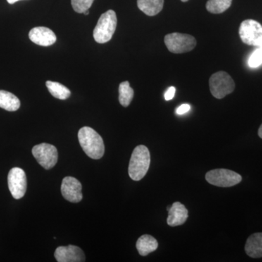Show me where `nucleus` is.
<instances>
[{
  "mask_svg": "<svg viewBox=\"0 0 262 262\" xmlns=\"http://www.w3.org/2000/svg\"><path fill=\"white\" fill-rule=\"evenodd\" d=\"M78 139L84 153L94 160L101 159L104 155L105 146L101 136L94 129L83 127L79 130Z\"/></svg>",
  "mask_w": 262,
  "mask_h": 262,
  "instance_id": "nucleus-1",
  "label": "nucleus"
},
{
  "mask_svg": "<svg viewBox=\"0 0 262 262\" xmlns=\"http://www.w3.org/2000/svg\"><path fill=\"white\" fill-rule=\"evenodd\" d=\"M150 153L149 149L144 145L136 146L131 155L129 163L128 173L134 181H140L145 177L149 170Z\"/></svg>",
  "mask_w": 262,
  "mask_h": 262,
  "instance_id": "nucleus-2",
  "label": "nucleus"
},
{
  "mask_svg": "<svg viewBox=\"0 0 262 262\" xmlns=\"http://www.w3.org/2000/svg\"><path fill=\"white\" fill-rule=\"evenodd\" d=\"M117 24V15L114 10H110L103 13L98 19L97 25L94 29L95 41L103 44L111 40L116 30Z\"/></svg>",
  "mask_w": 262,
  "mask_h": 262,
  "instance_id": "nucleus-3",
  "label": "nucleus"
},
{
  "mask_svg": "<svg viewBox=\"0 0 262 262\" xmlns=\"http://www.w3.org/2000/svg\"><path fill=\"white\" fill-rule=\"evenodd\" d=\"M209 87L213 97L222 99L233 92L235 84L229 74L221 71L210 77Z\"/></svg>",
  "mask_w": 262,
  "mask_h": 262,
  "instance_id": "nucleus-4",
  "label": "nucleus"
},
{
  "mask_svg": "<svg viewBox=\"0 0 262 262\" xmlns=\"http://www.w3.org/2000/svg\"><path fill=\"white\" fill-rule=\"evenodd\" d=\"M164 41L168 51L176 54L192 51L196 45L195 38L193 36L177 32L167 34Z\"/></svg>",
  "mask_w": 262,
  "mask_h": 262,
  "instance_id": "nucleus-5",
  "label": "nucleus"
},
{
  "mask_svg": "<svg viewBox=\"0 0 262 262\" xmlns=\"http://www.w3.org/2000/svg\"><path fill=\"white\" fill-rule=\"evenodd\" d=\"M206 179L210 184L215 187H231L241 183L242 177L228 169L220 168L207 172Z\"/></svg>",
  "mask_w": 262,
  "mask_h": 262,
  "instance_id": "nucleus-6",
  "label": "nucleus"
},
{
  "mask_svg": "<svg viewBox=\"0 0 262 262\" xmlns=\"http://www.w3.org/2000/svg\"><path fill=\"white\" fill-rule=\"evenodd\" d=\"M239 35L245 44L258 47L262 44V26L256 20L248 19L241 23Z\"/></svg>",
  "mask_w": 262,
  "mask_h": 262,
  "instance_id": "nucleus-7",
  "label": "nucleus"
},
{
  "mask_svg": "<svg viewBox=\"0 0 262 262\" xmlns=\"http://www.w3.org/2000/svg\"><path fill=\"white\" fill-rule=\"evenodd\" d=\"M32 154L38 163L46 170L53 168L58 162V150L56 146L47 143L34 146Z\"/></svg>",
  "mask_w": 262,
  "mask_h": 262,
  "instance_id": "nucleus-8",
  "label": "nucleus"
},
{
  "mask_svg": "<svg viewBox=\"0 0 262 262\" xmlns=\"http://www.w3.org/2000/svg\"><path fill=\"white\" fill-rule=\"evenodd\" d=\"M8 187L15 199L19 200L25 195L27 189V179L23 169L13 168L8 177Z\"/></svg>",
  "mask_w": 262,
  "mask_h": 262,
  "instance_id": "nucleus-9",
  "label": "nucleus"
},
{
  "mask_svg": "<svg viewBox=\"0 0 262 262\" xmlns=\"http://www.w3.org/2000/svg\"><path fill=\"white\" fill-rule=\"evenodd\" d=\"M61 193L67 201L79 203L82 200V184L74 177H65L62 181Z\"/></svg>",
  "mask_w": 262,
  "mask_h": 262,
  "instance_id": "nucleus-10",
  "label": "nucleus"
},
{
  "mask_svg": "<svg viewBox=\"0 0 262 262\" xmlns=\"http://www.w3.org/2000/svg\"><path fill=\"white\" fill-rule=\"evenodd\" d=\"M55 258L58 262H83L85 256L83 251L77 246L70 245L68 246H59L54 253Z\"/></svg>",
  "mask_w": 262,
  "mask_h": 262,
  "instance_id": "nucleus-11",
  "label": "nucleus"
},
{
  "mask_svg": "<svg viewBox=\"0 0 262 262\" xmlns=\"http://www.w3.org/2000/svg\"><path fill=\"white\" fill-rule=\"evenodd\" d=\"M29 39L38 46H51L56 42V36L51 29L44 27L33 28L29 34Z\"/></svg>",
  "mask_w": 262,
  "mask_h": 262,
  "instance_id": "nucleus-12",
  "label": "nucleus"
},
{
  "mask_svg": "<svg viewBox=\"0 0 262 262\" xmlns=\"http://www.w3.org/2000/svg\"><path fill=\"white\" fill-rule=\"evenodd\" d=\"M168 211L167 223L170 227L184 225L187 220L188 210L180 202H175Z\"/></svg>",
  "mask_w": 262,
  "mask_h": 262,
  "instance_id": "nucleus-13",
  "label": "nucleus"
},
{
  "mask_svg": "<svg viewBox=\"0 0 262 262\" xmlns=\"http://www.w3.org/2000/svg\"><path fill=\"white\" fill-rule=\"evenodd\" d=\"M245 251L253 258L262 257V232L251 234L246 241Z\"/></svg>",
  "mask_w": 262,
  "mask_h": 262,
  "instance_id": "nucleus-14",
  "label": "nucleus"
},
{
  "mask_svg": "<svg viewBox=\"0 0 262 262\" xmlns=\"http://www.w3.org/2000/svg\"><path fill=\"white\" fill-rule=\"evenodd\" d=\"M158 248L157 239L149 234H144L138 239L136 242V248L139 254L142 256H147L151 252H154Z\"/></svg>",
  "mask_w": 262,
  "mask_h": 262,
  "instance_id": "nucleus-15",
  "label": "nucleus"
},
{
  "mask_svg": "<svg viewBox=\"0 0 262 262\" xmlns=\"http://www.w3.org/2000/svg\"><path fill=\"white\" fill-rule=\"evenodd\" d=\"M137 5L143 13L154 16L163 10L164 0H138Z\"/></svg>",
  "mask_w": 262,
  "mask_h": 262,
  "instance_id": "nucleus-16",
  "label": "nucleus"
},
{
  "mask_svg": "<svg viewBox=\"0 0 262 262\" xmlns=\"http://www.w3.org/2000/svg\"><path fill=\"white\" fill-rule=\"evenodd\" d=\"M20 102L17 96L6 91H0V108L8 112L17 111Z\"/></svg>",
  "mask_w": 262,
  "mask_h": 262,
  "instance_id": "nucleus-17",
  "label": "nucleus"
},
{
  "mask_svg": "<svg viewBox=\"0 0 262 262\" xmlns=\"http://www.w3.org/2000/svg\"><path fill=\"white\" fill-rule=\"evenodd\" d=\"M46 86L53 97L60 100H66L70 98L71 95L70 89H67L63 84L59 82L47 81Z\"/></svg>",
  "mask_w": 262,
  "mask_h": 262,
  "instance_id": "nucleus-18",
  "label": "nucleus"
},
{
  "mask_svg": "<svg viewBox=\"0 0 262 262\" xmlns=\"http://www.w3.org/2000/svg\"><path fill=\"white\" fill-rule=\"evenodd\" d=\"M134 96V91L130 88L128 81H125L119 86V101L124 107H127L130 105Z\"/></svg>",
  "mask_w": 262,
  "mask_h": 262,
  "instance_id": "nucleus-19",
  "label": "nucleus"
},
{
  "mask_svg": "<svg viewBox=\"0 0 262 262\" xmlns=\"http://www.w3.org/2000/svg\"><path fill=\"white\" fill-rule=\"evenodd\" d=\"M232 0H208L206 9L213 14H220L230 8Z\"/></svg>",
  "mask_w": 262,
  "mask_h": 262,
  "instance_id": "nucleus-20",
  "label": "nucleus"
},
{
  "mask_svg": "<svg viewBox=\"0 0 262 262\" xmlns=\"http://www.w3.org/2000/svg\"><path fill=\"white\" fill-rule=\"evenodd\" d=\"M94 0H71L74 10L78 13H83L92 6Z\"/></svg>",
  "mask_w": 262,
  "mask_h": 262,
  "instance_id": "nucleus-21",
  "label": "nucleus"
},
{
  "mask_svg": "<svg viewBox=\"0 0 262 262\" xmlns=\"http://www.w3.org/2000/svg\"><path fill=\"white\" fill-rule=\"evenodd\" d=\"M248 64L253 68L259 67L262 64V44L258 46L248 60Z\"/></svg>",
  "mask_w": 262,
  "mask_h": 262,
  "instance_id": "nucleus-22",
  "label": "nucleus"
},
{
  "mask_svg": "<svg viewBox=\"0 0 262 262\" xmlns=\"http://www.w3.org/2000/svg\"><path fill=\"white\" fill-rule=\"evenodd\" d=\"M176 94V88L170 87L168 90H167L166 92L165 93V101H170V100L173 99L174 96H175Z\"/></svg>",
  "mask_w": 262,
  "mask_h": 262,
  "instance_id": "nucleus-23",
  "label": "nucleus"
},
{
  "mask_svg": "<svg viewBox=\"0 0 262 262\" xmlns=\"http://www.w3.org/2000/svg\"><path fill=\"white\" fill-rule=\"evenodd\" d=\"M190 106L187 103H184V104L181 105L177 108V114L178 115H184V114L188 113L190 110Z\"/></svg>",
  "mask_w": 262,
  "mask_h": 262,
  "instance_id": "nucleus-24",
  "label": "nucleus"
},
{
  "mask_svg": "<svg viewBox=\"0 0 262 262\" xmlns=\"http://www.w3.org/2000/svg\"><path fill=\"white\" fill-rule=\"evenodd\" d=\"M258 135L260 138H261V139H262V124L259 128H258Z\"/></svg>",
  "mask_w": 262,
  "mask_h": 262,
  "instance_id": "nucleus-25",
  "label": "nucleus"
},
{
  "mask_svg": "<svg viewBox=\"0 0 262 262\" xmlns=\"http://www.w3.org/2000/svg\"><path fill=\"white\" fill-rule=\"evenodd\" d=\"M8 1V3H9V4H14V3H17V2L20 1V0H7Z\"/></svg>",
  "mask_w": 262,
  "mask_h": 262,
  "instance_id": "nucleus-26",
  "label": "nucleus"
},
{
  "mask_svg": "<svg viewBox=\"0 0 262 262\" xmlns=\"http://www.w3.org/2000/svg\"><path fill=\"white\" fill-rule=\"evenodd\" d=\"M83 13H84V15H89V10H86V11H84Z\"/></svg>",
  "mask_w": 262,
  "mask_h": 262,
  "instance_id": "nucleus-27",
  "label": "nucleus"
},
{
  "mask_svg": "<svg viewBox=\"0 0 262 262\" xmlns=\"http://www.w3.org/2000/svg\"><path fill=\"white\" fill-rule=\"evenodd\" d=\"M182 2H184V3H185V2L189 1V0H181Z\"/></svg>",
  "mask_w": 262,
  "mask_h": 262,
  "instance_id": "nucleus-28",
  "label": "nucleus"
}]
</instances>
